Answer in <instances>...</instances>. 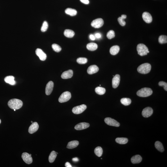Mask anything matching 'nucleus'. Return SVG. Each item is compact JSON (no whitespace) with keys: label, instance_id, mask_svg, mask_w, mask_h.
Masks as SVG:
<instances>
[{"label":"nucleus","instance_id":"1","mask_svg":"<svg viewBox=\"0 0 167 167\" xmlns=\"http://www.w3.org/2000/svg\"><path fill=\"white\" fill-rule=\"evenodd\" d=\"M23 103L21 100L17 99H12L9 101L8 105L12 109L18 110L21 108Z\"/></svg>","mask_w":167,"mask_h":167},{"label":"nucleus","instance_id":"2","mask_svg":"<svg viewBox=\"0 0 167 167\" xmlns=\"http://www.w3.org/2000/svg\"><path fill=\"white\" fill-rule=\"evenodd\" d=\"M151 67L150 64L148 63L142 64L138 68V71L141 74H148L150 71Z\"/></svg>","mask_w":167,"mask_h":167},{"label":"nucleus","instance_id":"3","mask_svg":"<svg viewBox=\"0 0 167 167\" xmlns=\"http://www.w3.org/2000/svg\"><path fill=\"white\" fill-rule=\"evenodd\" d=\"M153 93L152 90L149 88H144L138 90L137 95L139 97H146L149 96Z\"/></svg>","mask_w":167,"mask_h":167},{"label":"nucleus","instance_id":"4","mask_svg":"<svg viewBox=\"0 0 167 167\" xmlns=\"http://www.w3.org/2000/svg\"><path fill=\"white\" fill-rule=\"evenodd\" d=\"M137 50L138 54L141 56L146 55L149 53L148 48L145 45L142 43L138 45Z\"/></svg>","mask_w":167,"mask_h":167},{"label":"nucleus","instance_id":"5","mask_svg":"<svg viewBox=\"0 0 167 167\" xmlns=\"http://www.w3.org/2000/svg\"><path fill=\"white\" fill-rule=\"evenodd\" d=\"M71 98L70 92L66 91L63 93L59 98V101L60 103L66 102L69 101Z\"/></svg>","mask_w":167,"mask_h":167},{"label":"nucleus","instance_id":"6","mask_svg":"<svg viewBox=\"0 0 167 167\" xmlns=\"http://www.w3.org/2000/svg\"><path fill=\"white\" fill-rule=\"evenodd\" d=\"M86 108V105L82 104L74 107L72 109V112L75 114H81L84 111Z\"/></svg>","mask_w":167,"mask_h":167},{"label":"nucleus","instance_id":"7","mask_svg":"<svg viewBox=\"0 0 167 167\" xmlns=\"http://www.w3.org/2000/svg\"><path fill=\"white\" fill-rule=\"evenodd\" d=\"M104 24V21L102 18H98L94 20L91 23V26L95 28H100Z\"/></svg>","mask_w":167,"mask_h":167},{"label":"nucleus","instance_id":"8","mask_svg":"<svg viewBox=\"0 0 167 167\" xmlns=\"http://www.w3.org/2000/svg\"><path fill=\"white\" fill-rule=\"evenodd\" d=\"M104 121L105 123L109 125L116 127L120 126V123L118 122L111 118H106L105 119Z\"/></svg>","mask_w":167,"mask_h":167},{"label":"nucleus","instance_id":"9","mask_svg":"<svg viewBox=\"0 0 167 167\" xmlns=\"http://www.w3.org/2000/svg\"><path fill=\"white\" fill-rule=\"evenodd\" d=\"M31 154H29L27 153H24L22 155L21 157L23 160L27 164H31L33 162Z\"/></svg>","mask_w":167,"mask_h":167},{"label":"nucleus","instance_id":"10","mask_svg":"<svg viewBox=\"0 0 167 167\" xmlns=\"http://www.w3.org/2000/svg\"><path fill=\"white\" fill-rule=\"evenodd\" d=\"M153 111L152 109L150 107H147L144 108L142 111V115L144 117H149L152 115Z\"/></svg>","mask_w":167,"mask_h":167},{"label":"nucleus","instance_id":"11","mask_svg":"<svg viewBox=\"0 0 167 167\" xmlns=\"http://www.w3.org/2000/svg\"><path fill=\"white\" fill-rule=\"evenodd\" d=\"M36 54L41 60L44 61L46 59V55L40 49L37 48L36 50Z\"/></svg>","mask_w":167,"mask_h":167},{"label":"nucleus","instance_id":"12","mask_svg":"<svg viewBox=\"0 0 167 167\" xmlns=\"http://www.w3.org/2000/svg\"><path fill=\"white\" fill-rule=\"evenodd\" d=\"M53 82L52 81H50L46 84V87L45 93L46 95H49L52 93L54 87Z\"/></svg>","mask_w":167,"mask_h":167},{"label":"nucleus","instance_id":"13","mask_svg":"<svg viewBox=\"0 0 167 167\" xmlns=\"http://www.w3.org/2000/svg\"><path fill=\"white\" fill-rule=\"evenodd\" d=\"M120 81V76L118 74L115 75L113 78L112 80V85L114 88H116L119 85Z\"/></svg>","mask_w":167,"mask_h":167},{"label":"nucleus","instance_id":"14","mask_svg":"<svg viewBox=\"0 0 167 167\" xmlns=\"http://www.w3.org/2000/svg\"><path fill=\"white\" fill-rule=\"evenodd\" d=\"M142 18L144 21L147 23H150L152 21V18L151 15L147 12H145L143 13Z\"/></svg>","mask_w":167,"mask_h":167},{"label":"nucleus","instance_id":"15","mask_svg":"<svg viewBox=\"0 0 167 167\" xmlns=\"http://www.w3.org/2000/svg\"><path fill=\"white\" fill-rule=\"evenodd\" d=\"M90 126L89 123L83 122L78 123L75 127V130H81L86 129Z\"/></svg>","mask_w":167,"mask_h":167},{"label":"nucleus","instance_id":"16","mask_svg":"<svg viewBox=\"0 0 167 167\" xmlns=\"http://www.w3.org/2000/svg\"><path fill=\"white\" fill-rule=\"evenodd\" d=\"M39 125L37 122L33 123L28 129V132L30 134H33L36 132L38 130Z\"/></svg>","mask_w":167,"mask_h":167},{"label":"nucleus","instance_id":"17","mask_svg":"<svg viewBox=\"0 0 167 167\" xmlns=\"http://www.w3.org/2000/svg\"><path fill=\"white\" fill-rule=\"evenodd\" d=\"M73 72L72 70H69L63 73L61 75L62 78L63 79L70 78L73 76Z\"/></svg>","mask_w":167,"mask_h":167},{"label":"nucleus","instance_id":"18","mask_svg":"<svg viewBox=\"0 0 167 167\" xmlns=\"http://www.w3.org/2000/svg\"><path fill=\"white\" fill-rule=\"evenodd\" d=\"M99 68L96 65H92L88 68L87 73L89 74H92L97 73L99 71Z\"/></svg>","mask_w":167,"mask_h":167},{"label":"nucleus","instance_id":"19","mask_svg":"<svg viewBox=\"0 0 167 167\" xmlns=\"http://www.w3.org/2000/svg\"><path fill=\"white\" fill-rule=\"evenodd\" d=\"M15 78L13 76H8L4 78V81L6 83L11 85H14L16 84V81L14 80Z\"/></svg>","mask_w":167,"mask_h":167},{"label":"nucleus","instance_id":"20","mask_svg":"<svg viewBox=\"0 0 167 167\" xmlns=\"http://www.w3.org/2000/svg\"><path fill=\"white\" fill-rule=\"evenodd\" d=\"M142 158L139 155H137L133 156L131 159V162L133 164H137L141 162Z\"/></svg>","mask_w":167,"mask_h":167},{"label":"nucleus","instance_id":"21","mask_svg":"<svg viewBox=\"0 0 167 167\" xmlns=\"http://www.w3.org/2000/svg\"><path fill=\"white\" fill-rule=\"evenodd\" d=\"M79 144V142L77 140L71 141L68 143L67 147L69 149H73L77 147Z\"/></svg>","mask_w":167,"mask_h":167},{"label":"nucleus","instance_id":"22","mask_svg":"<svg viewBox=\"0 0 167 167\" xmlns=\"http://www.w3.org/2000/svg\"><path fill=\"white\" fill-rule=\"evenodd\" d=\"M120 47L118 46H112L110 49V53L113 55H115L118 53L120 51Z\"/></svg>","mask_w":167,"mask_h":167},{"label":"nucleus","instance_id":"23","mask_svg":"<svg viewBox=\"0 0 167 167\" xmlns=\"http://www.w3.org/2000/svg\"><path fill=\"white\" fill-rule=\"evenodd\" d=\"M86 47L88 50L90 51H94L97 50L98 47V45L95 43H91L87 45Z\"/></svg>","mask_w":167,"mask_h":167},{"label":"nucleus","instance_id":"24","mask_svg":"<svg viewBox=\"0 0 167 167\" xmlns=\"http://www.w3.org/2000/svg\"><path fill=\"white\" fill-rule=\"evenodd\" d=\"M66 14L69 15L71 16H74L77 14V12L75 9L71 8H67L65 10Z\"/></svg>","mask_w":167,"mask_h":167},{"label":"nucleus","instance_id":"25","mask_svg":"<svg viewBox=\"0 0 167 167\" xmlns=\"http://www.w3.org/2000/svg\"><path fill=\"white\" fill-rule=\"evenodd\" d=\"M156 148L159 151L161 152H163L164 150V147L162 144L159 141L156 142L155 144Z\"/></svg>","mask_w":167,"mask_h":167},{"label":"nucleus","instance_id":"26","mask_svg":"<svg viewBox=\"0 0 167 167\" xmlns=\"http://www.w3.org/2000/svg\"><path fill=\"white\" fill-rule=\"evenodd\" d=\"M64 34L66 37L71 38L74 36L75 35V33L71 30L67 29L65 30Z\"/></svg>","mask_w":167,"mask_h":167},{"label":"nucleus","instance_id":"27","mask_svg":"<svg viewBox=\"0 0 167 167\" xmlns=\"http://www.w3.org/2000/svg\"><path fill=\"white\" fill-rule=\"evenodd\" d=\"M57 157V154L55 151H52L50 154L49 157V162L53 163Z\"/></svg>","mask_w":167,"mask_h":167},{"label":"nucleus","instance_id":"28","mask_svg":"<svg viewBox=\"0 0 167 167\" xmlns=\"http://www.w3.org/2000/svg\"><path fill=\"white\" fill-rule=\"evenodd\" d=\"M115 141L119 144H125L128 143V139L126 138H117L115 139Z\"/></svg>","mask_w":167,"mask_h":167},{"label":"nucleus","instance_id":"29","mask_svg":"<svg viewBox=\"0 0 167 167\" xmlns=\"http://www.w3.org/2000/svg\"><path fill=\"white\" fill-rule=\"evenodd\" d=\"M127 18V16L125 15H122L121 17H119L118 18V21L119 23L122 26H124L126 25L125 21L124 19Z\"/></svg>","mask_w":167,"mask_h":167},{"label":"nucleus","instance_id":"30","mask_svg":"<svg viewBox=\"0 0 167 167\" xmlns=\"http://www.w3.org/2000/svg\"><path fill=\"white\" fill-rule=\"evenodd\" d=\"M95 91L96 93L98 94L103 95L106 92V89L104 88L101 87H98L96 88Z\"/></svg>","mask_w":167,"mask_h":167},{"label":"nucleus","instance_id":"31","mask_svg":"<svg viewBox=\"0 0 167 167\" xmlns=\"http://www.w3.org/2000/svg\"><path fill=\"white\" fill-rule=\"evenodd\" d=\"M121 103L125 106H129L131 104V100L130 98H122L121 99Z\"/></svg>","mask_w":167,"mask_h":167},{"label":"nucleus","instance_id":"32","mask_svg":"<svg viewBox=\"0 0 167 167\" xmlns=\"http://www.w3.org/2000/svg\"><path fill=\"white\" fill-rule=\"evenodd\" d=\"M94 153L98 157H100L102 155L103 150L102 148L100 146L97 147L95 149Z\"/></svg>","mask_w":167,"mask_h":167},{"label":"nucleus","instance_id":"33","mask_svg":"<svg viewBox=\"0 0 167 167\" xmlns=\"http://www.w3.org/2000/svg\"><path fill=\"white\" fill-rule=\"evenodd\" d=\"M158 41L161 44L167 43V37L165 35H162L159 37Z\"/></svg>","mask_w":167,"mask_h":167},{"label":"nucleus","instance_id":"34","mask_svg":"<svg viewBox=\"0 0 167 167\" xmlns=\"http://www.w3.org/2000/svg\"><path fill=\"white\" fill-rule=\"evenodd\" d=\"M52 47L53 50L56 52H59L61 50V48L59 45L57 44H52Z\"/></svg>","mask_w":167,"mask_h":167},{"label":"nucleus","instance_id":"35","mask_svg":"<svg viewBox=\"0 0 167 167\" xmlns=\"http://www.w3.org/2000/svg\"><path fill=\"white\" fill-rule=\"evenodd\" d=\"M107 37L109 39H111L115 37V33L114 31L111 30L107 33Z\"/></svg>","mask_w":167,"mask_h":167},{"label":"nucleus","instance_id":"36","mask_svg":"<svg viewBox=\"0 0 167 167\" xmlns=\"http://www.w3.org/2000/svg\"><path fill=\"white\" fill-rule=\"evenodd\" d=\"M77 62L80 64H84L87 62V59L85 58H79L77 59Z\"/></svg>","mask_w":167,"mask_h":167},{"label":"nucleus","instance_id":"37","mask_svg":"<svg viewBox=\"0 0 167 167\" xmlns=\"http://www.w3.org/2000/svg\"><path fill=\"white\" fill-rule=\"evenodd\" d=\"M48 25L47 22L44 21L43 23L42 28H41V31L42 32L46 31L48 29Z\"/></svg>","mask_w":167,"mask_h":167},{"label":"nucleus","instance_id":"38","mask_svg":"<svg viewBox=\"0 0 167 167\" xmlns=\"http://www.w3.org/2000/svg\"><path fill=\"white\" fill-rule=\"evenodd\" d=\"M159 85L160 86H163L164 87V90L167 91V84L166 82L161 81L159 82L158 83Z\"/></svg>","mask_w":167,"mask_h":167},{"label":"nucleus","instance_id":"39","mask_svg":"<svg viewBox=\"0 0 167 167\" xmlns=\"http://www.w3.org/2000/svg\"><path fill=\"white\" fill-rule=\"evenodd\" d=\"M82 3L85 4H88L89 3V0H80Z\"/></svg>","mask_w":167,"mask_h":167},{"label":"nucleus","instance_id":"40","mask_svg":"<svg viewBox=\"0 0 167 167\" xmlns=\"http://www.w3.org/2000/svg\"><path fill=\"white\" fill-rule=\"evenodd\" d=\"M94 36L95 38L96 37L97 38H100L101 37V35L100 34H99V33H98L96 34Z\"/></svg>","mask_w":167,"mask_h":167},{"label":"nucleus","instance_id":"41","mask_svg":"<svg viewBox=\"0 0 167 167\" xmlns=\"http://www.w3.org/2000/svg\"><path fill=\"white\" fill-rule=\"evenodd\" d=\"M90 39L92 40H94L95 39V37L94 35H91L90 36Z\"/></svg>","mask_w":167,"mask_h":167},{"label":"nucleus","instance_id":"42","mask_svg":"<svg viewBox=\"0 0 167 167\" xmlns=\"http://www.w3.org/2000/svg\"><path fill=\"white\" fill-rule=\"evenodd\" d=\"M65 166L66 167H72V166L69 162H67L65 164Z\"/></svg>","mask_w":167,"mask_h":167},{"label":"nucleus","instance_id":"43","mask_svg":"<svg viewBox=\"0 0 167 167\" xmlns=\"http://www.w3.org/2000/svg\"><path fill=\"white\" fill-rule=\"evenodd\" d=\"M72 160L74 161V162H78L79 160V159L77 158H75L72 159Z\"/></svg>","mask_w":167,"mask_h":167},{"label":"nucleus","instance_id":"44","mask_svg":"<svg viewBox=\"0 0 167 167\" xmlns=\"http://www.w3.org/2000/svg\"><path fill=\"white\" fill-rule=\"evenodd\" d=\"M1 123V120H0V124Z\"/></svg>","mask_w":167,"mask_h":167},{"label":"nucleus","instance_id":"45","mask_svg":"<svg viewBox=\"0 0 167 167\" xmlns=\"http://www.w3.org/2000/svg\"><path fill=\"white\" fill-rule=\"evenodd\" d=\"M14 111H16V110L14 109Z\"/></svg>","mask_w":167,"mask_h":167},{"label":"nucleus","instance_id":"46","mask_svg":"<svg viewBox=\"0 0 167 167\" xmlns=\"http://www.w3.org/2000/svg\"><path fill=\"white\" fill-rule=\"evenodd\" d=\"M31 122L32 123H33L32 121H31Z\"/></svg>","mask_w":167,"mask_h":167},{"label":"nucleus","instance_id":"47","mask_svg":"<svg viewBox=\"0 0 167 167\" xmlns=\"http://www.w3.org/2000/svg\"><path fill=\"white\" fill-rule=\"evenodd\" d=\"M56 154H58V153H57H57H56Z\"/></svg>","mask_w":167,"mask_h":167}]
</instances>
